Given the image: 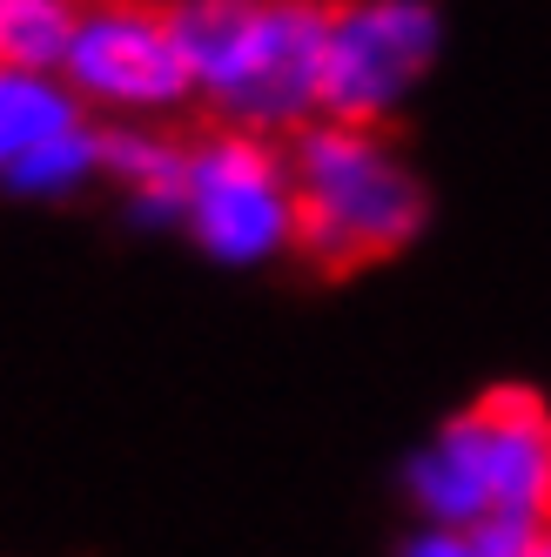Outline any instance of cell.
I'll list each match as a JSON object with an SVG mask.
<instances>
[{"label":"cell","mask_w":551,"mask_h":557,"mask_svg":"<svg viewBox=\"0 0 551 557\" xmlns=\"http://www.w3.org/2000/svg\"><path fill=\"white\" fill-rule=\"evenodd\" d=\"M188 95L222 114V128L276 135L323 114V27L317 0H182L175 8Z\"/></svg>","instance_id":"6da1fadb"},{"label":"cell","mask_w":551,"mask_h":557,"mask_svg":"<svg viewBox=\"0 0 551 557\" xmlns=\"http://www.w3.org/2000/svg\"><path fill=\"white\" fill-rule=\"evenodd\" d=\"M411 504L424 524L478 537L551 531V410L525 389H491L470 410L444 417L411 457Z\"/></svg>","instance_id":"7a4b0ae2"},{"label":"cell","mask_w":551,"mask_h":557,"mask_svg":"<svg viewBox=\"0 0 551 557\" xmlns=\"http://www.w3.org/2000/svg\"><path fill=\"white\" fill-rule=\"evenodd\" d=\"M290 175L303 249L330 269H357L404 249L424 222V188L411 162L370 122H317L296 141Z\"/></svg>","instance_id":"3957f363"},{"label":"cell","mask_w":551,"mask_h":557,"mask_svg":"<svg viewBox=\"0 0 551 557\" xmlns=\"http://www.w3.org/2000/svg\"><path fill=\"white\" fill-rule=\"evenodd\" d=\"M182 228L222 269H262L283 249H296L303 228L290 154H276L262 135L243 128L195 141L182 169Z\"/></svg>","instance_id":"277c9868"},{"label":"cell","mask_w":551,"mask_h":557,"mask_svg":"<svg viewBox=\"0 0 551 557\" xmlns=\"http://www.w3.org/2000/svg\"><path fill=\"white\" fill-rule=\"evenodd\" d=\"M61 88L82 108L122 114V122H155V114L195 101L175 8H155V0H82L68 61H61Z\"/></svg>","instance_id":"5b68a950"},{"label":"cell","mask_w":551,"mask_h":557,"mask_svg":"<svg viewBox=\"0 0 551 557\" xmlns=\"http://www.w3.org/2000/svg\"><path fill=\"white\" fill-rule=\"evenodd\" d=\"M438 61V14L424 0H343L323 27V114L383 122Z\"/></svg>","instance_id":"8992f818"},{"label":"cell","mask_w":551,"mask_h":557,"mask_svg":"<svg viewBox=\"0 0 551 557\" xmlns=\"http://www.w3.org/2000/svg\"><path fill=\"white\" fill-rule=\"evenodd\" d=\"M182 169H188V148H175L155 128L114 135L108 162H101V175L114 182V195H122V209L135 222H182Z\"/></svg>","instance_id":"52a82bcc"},{"label":"cell","mask_w":551,"mask_h":557,"mask_svg":"<svg viewBox=\"0 0 551 557\" xmlns=\"http://www.w3.org/2000/svg\"><path fill=\"white\" fill-rule=\"evenodd\" d=\"M68 122H82V101L54 74H21V67L0 61V182L21 169V154L34 141H48Z\"/></svg>","instance_id":"ba28073f"},{"label":"cell","mask_w":551,"mask_h":557,"mask_svg":"<svg viewBox=\"0 0 551 557\" xmlns=\"http://www.w3.org/2000/svg\"><path fill=\"white\" fill-rule=\"evenodd\" d=\"M101 162H108V141L88 122H68V128H54L48 141H34L21 154V169L8 175V188L34 195V202H68V195H82L101 175Z\"/></svg>","instance_id":"9c48e42d"},{"label":"cell","mask_w":551,"mask_h":557,"mask_svg":"<svg viewBox=\"0 0 551 557\" xmlns=\"http://www.w3.org/2000/svg\"><path fill=\"white\" fill-rule=\"evenodd\" d=\"M74 14H82L74 0H8L0 8V61L21 67V74H54L61 82Z\"/></svg>","instance_id":"30bf717a"},{"label":"cell","mask_w":551,"mask_h":557,"mask_svg":"<svg viewBox=\"0 0 551 557\" xmlns=\"http://www.w3.org/2000/svg\"><path fill=\"white\" fill-rule=\"evenodd\" d=\"M525 550V537L511 544V537H478V531H444V524H424L411 544H404V557H518Z\"/></svg>","instance_id":"8fae6325"},{"label":"cell","mask_w":551,"mask_h":557,"mask_svg":"<svg viewBox=\"0 0 551 557\" xmlns=\"http://www.w3.org/2000/svg\"><path fill=\"white\" fill-rule=\"evenodd\" d=\"M518 557H551V531H538V537H525V550Z\"/></svg>","instance_id":"7c38bea8"},{"label":"cell","mask_w":551,"mask_h":557,"mask_svg":"<svg viewBox=\"0 0 551 557\" xmlns=\"http://www.w3.org/2000/svg\"><path fill=\"white\" fill-rule=\"evenodd\" d=\"M0 8H8V0H0Z\"/></svg>","instance_id":"4fadbf2b"}]
</instances>
